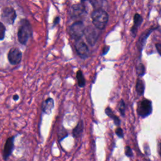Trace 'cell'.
Returning a JSON list of instances; mask_svg holds the SVG:
<instances>
[{
  "instance_id": "obj_1",
  "label": "cell",
  "mask_w": 161,
  "mask_h": 161,
  "mask_svg": "<svg viewBox=\"0 0 161 161\" xmlns=\"http://www.w3.org/2000/svg\"><path fill=\"white\" fill-rule=\"evenodd\" d=\"M91 18L95 27L99 29L103 30L105 28L108 21L109 16L105 10L101 8H97L91 13Z\"/></svg>"
},
{
  "instance_id": "obj_2",
  "label": "cell",
  "mask_w": 161,
  "mask_h": 161,
  "mask_svg": "<svg viewBox=\"0 0 161 161\" xmlns=\"http://www.w3.org/2000/svg\"><path fill=\"white\" fill-rule=\"evenodd\" d=\"M32 36V28L27 20H22L18 31V39L22 45H26L29 38Z\"/></svg>"
},
{
  "instance_id": "obj_3",
  "label": "cell",
  "mask_w": 161,
  "mask_h": 161,
  "mask_svg": "<svg viewBox=\"0 0 161 161\" xmlns=\"http://www.w3.org/2000/svg\"><path fill=\"white\" fill-rule=\"evenodd\" d=\"M137 111L138 114L142 118H145L149 116L152 111L151 101L147 99H143L138 104Z\"/></svg>"
},
{
  "instance_id": "obj_4",
  "label": "cell",
  "mask_w": 161,
  "mask_h": 161,
  "mask_svg": "<svg viewBox=\"0 0 161 161\" xmlns=\"http://www.w3.org/2000/svg\"><path fill=\"white\" fill-rule=\"evenodd\" d=\"M84 26L81 21H76L70 27L69 34L76 41L81 39V37L84 34Z\"/></svg>"
},
{
  "instance_id": "obj_5",
  "label": "cell",
  "mask_w": 161,
  "mask_h": 161,
  "mask_svg": "<svg viewBox=\"0 0 161 161\" xmlns=\"http://www.w3.org/2000/svg\"><path fill=\"white\" fill-rule=\"evenodd\" d=\"M2 18L5 23L12 25L17 18V13L11 7H5L2 10Z\"/></svg>"
},
{
  "instance_id": "obj_6",
  "label": "cell",
  "mask_w": 161,
  "mask_h": 161,
  "mask_svg": "<svg viewBox=\"0 0 161 161\" xmlns=\"http://www.w3.org/2000/svg\"><path fill=\"white\" fill-rule=\"evenodd\" d=\"M22 58V53L21 50L18 48H12L10 50L8 59L9 62L12 65H17L19 64Z\"/></svg>"
},
{
  "instance_id": "obj_7",
  "label": "cell",
  "mask_w": 161,
  "mask_h": 161,
  "mask_svg": "<svg viewBox=\"0 0 161 161\" xmlns=\"http://www.w3.org/2000/svg\"><path fill=\"white\" fill-rule=\"evenodd\" d=\"M84 34L85 35L86 39L88 43L91 45H93L96 43L99 37V34L96 30L92 27H88L86 28L84 30Z\"/></svg>"
},
{
  "instance_id": "obj_8",
  "label": "cell",
  "mask_w": 161,
  "mask_h": 161,
  "mask_svg": "<svg viewBox=\"0 0 161 161\" xmlns=\"http://www.w3.org/2000/svg\"><path fill=\"white\" fill-rule=\"evenodd\" d=\"M75 48L78 54L82 59H86L89 55V49L87 45L81 39L76 40L75 43Z\"/></svg>"
},
{
  "instance_id": "obj_9",
  "label": "cell",
  "mask_w": 161,
  "mask_h": 161,
  "mask_svg": "<svg viewBox=\"0 0 161 161\" xmlns=\"http://www.w3.org/2000/svg\"><path fill=\"white\" fill-rule=\"evenodd\" d=\"M157 28V27H150L149 29L147 30L146 31H145L142 34L137 43V47L140 52L142 51L145 46V44L146 43V41L149 35L152 34V32L154 31V30H155Z\"/></svg>"
},
{
  "instance_id": "obj_10",
  "label": "cell",
  "mask_w": 161,
  "mask_h": 161,
  "mask_svg": "<svg viewBox=\"0 0 161 161\" xmlns=\"http://www.w3.org/2000/svg\"><path fill=\"white\" fill-rule=\"evenodd\" d=\"M14 137H9L6 141L3 153V159L5 160L8 159L12 154L13 150L14 149Z\"/></svg>"
},
{
  "instance_id": "obj_11",
  "label": "cell",
  "mask_w": 161,
  "mask_h": 161,
  "mask_svg": "<svg viewBox=\"0 0 161 161\" xmlns=\"http://www.w3.org/2000/svg\"><path fill=\"white\" fill-rule=\"evenodd\" d=\"M143 21V18L140 14L136 13L134 17V25L131 28V33L134 37H135L138 32V29L141 26Z\"/></svg>"
},
{
  "instance_id": "obj_12",
  "label": "cell",
  "mask_w": 161,
  "mask_h": 161,
  "mask_svg": "<svg viewBox=\"0 0 161 161\" xmlns=\"http://www.w3.org/2000/svg\"><path fill=\"white\" fill-rule=\"evenodd\" d=\"M54 107V101L51 98L46 99L42 104V111L45 114H50L52 109Z\"/></svg>"
},
{
  "instance_id": "obj_13",
  "label": "cell",
  "mask_w": 161,
  "mask_h": 161,
  "mask_svg": "<svg viewBox=\"0 0 161 161\" xmlns=\"http://www.w3.org/2000/svg\"><path fill=\"white\" fill-rule=\"evenodd\" d=\"M84 12V7L82 4H76L72 6L71 15L72 17H78L81 16Z\"/></svg>"
},
{
  "instance_id": "obj_14",
  "label": "cell",
  "mask_w": 161,
  "mask_h": 161,
  "mask_svg": "<svg viewBox=\"0 0 161 161\" xmlns=\"http://www.w3.org/2000/svg\"><path fill=\"white\" fill-rule=\"evenodd\" d=\"M84 130V122L82 120L79 121L77 125L72 130V135L75 138H78L81 136Z\"/></svg>"
},
{
  "instance_id": "obj_15",
  "label": "cell",
  "mask_w": 161,
  "mask_h": 161,
  "mask_svg": "<svg viewBox=\"0 0 161 161\" xmlns=\"http://www.w3.org/2000/svg\"><path fill=\"white\" fill-rule=\"evenodd\" d=\"M105 113L107 114V116H108L111 119L113 120L114 124H115L117 126H120L121 123L120 118L116 115V114H114V113L110 108L108 107V108H106L105 109Z\"/></svg>"
},
{
  "instance_id": "obj_16",
  "label": "cell",
  "mask_w": 161,
  "mask_h": 161,
  "mask_svg": "<svg viewBox=\"0 0 161 161\" xmlns=\"http://www.w3.org/2000/svg\"><path fill=\"white\" fill-rule=\"evenodd\" d=\"M135 88L137 94L139 96H142L143 95L145 91V84L143 81L140 78L137 79L136 82Z\"/></svg>"
},
{
  "instance_id": "obj_17",
  "label": "cell",
  "mask_w": 161,
  "mask_h": 161,
  "mask_svg": "<svg viewBox=\"0 0 161 161\" xmlns=\"http://www.w3.org/2000/svg\"><path fill=\"white\" fill-rule=\"evenodd\" d=\"M76 77H77L78 82V86L80 88H83L85 86L86 84V81L84 78V76L82 74V72L81 70L78 71L77 74H76Z\"/></svg>"
},
{
  "instance_id": "obj_18",
  "label": "cell",
  "mask_w": 161,
  "mask_h": 161,
  "mask_svg": "<svg viewBox=\"0 0 161 161\" xmlns=\"http://www.w3.org/2000/svg\"><path fill=\"white\" fill-rule=\"evenodd\" d=\"M136 71H137V74L139 75L140 77H142V76H144V74L145 73V68L144 66L142 63H140L139 65L137 66Z\"/></svg>"
},
{
  "instance_id": "obj_19",
  "label": "cell",
  "mask_w": 161,
  "mask_h": 161,
  "mask_svg": "<svg viewBox=\"0 0 161 161\" xmlns=\"http://www.w3.org/2000/svg\"><path fill=\"white\" fill-rule=\"evenodd\" d=\"M125 109H126V105L124 101L123 100V99H121L118 103V110L123 117L125 116Z\"/></svg>"
},
{
  "instance_id": "obj_20",
  "label": "cell",
  "mask_w": 161,
  "mask_h": 161,
  "mask_svg": "<svg viewBox=\"0 0 161 161\" xmlns=\"http://www.w3.org/2000/svg\"><path fill=\"white\" fill-rule=\"evenodd\" d=\"M6 28L3 23L0 21V40H3L5 37Z\"/></svg>"
},
{
  "instance_id": "obj_21",
  "label": "cell",
  "mask_w": 161,
  "mask_h": 161,
  "mask_svg": "<svg viewBox=\"0 0 161 161\" xmlns=\"http://www.w3.org/2000/svg\"><path fill=\"white\" fill-rule=\"evenodd\" d=\"M125 155L127 157H132L133 156L132 150L129 146H126V147H125Z\"/></svg>"
},
{
  "instance_id": "obj_22",
  "label": "cell",
  "mask_w": 161,
  "mask_h": 161,
  "mask_svg": "<svg viewBox=\"0 0 161 161\" xmlns=\"http://www.w3.org/2000/svg\"><path fill=\"white\" fill-rule=\"evenodd\" d=\"M115 133L118 136V137H120V138H123V137H124V131H123V130H122L121 128L118 127L116 129V130H115Z\"/></svg>"
},
{
  "instance_id": "obj_23",
  "label": "cell",
  "mask_w": 161,
  "mask_h": 161,
  "mask_svg": "<svg viewBox=\"0 0 161 161\" xmlns=\"http://www.w3.org/2000/svg\"><path fill=\"white\" fill-rule=\"evenodd\" d=\"M156 47L157 52H159V54L161 56V44L160 43H156Z\"/></svg>"
},
{
  "instance_id": "obj_24",
  "label": "cell",
  "mask_w": 161,
  "mask_h": 161,
  "mask_svg": "<svg viewBox=\"0 0 161 161\" xmlns=\"http://www.w3.org/2000/svg\"><path fill=\"white\" fill-rule=\"evenodd\" d=\"M109 50H110V47H108V46H105L103 49V55L106 54L107 52L109 51Z\"/></svg>"
},
{
  "instance_id": "obj_25",
  "label": "cell",
  "mask_w": 161,
  "mask_h": 161,
  "mask_svg": "<svg viewBox=\"0 0 161 161\" xmlns=\"http://www.w3.org/2000/svg\"><path fill=\"white\" fill-rule=\"evenodd\" d=\"M60 21V17H56L54 20H53V26H56L57 24H58Z\"/></svg>"
},
{
  "instance_id": "obj_26",
  "label": "cell",
  "mask_w": 161,
  "mask_h": 161,
  "mask_svg": "<svg viewBox=\"0 0 161 161\" xmlns=\"http://www.w3.org/2000/svg\"><path fill=\"white\" fill-rule=\"evenodd\" d=\"M158 150H159V154L161 157V140L159 142V144H158Z\"/></svg>"
},
{
  "instance_id": "obj_27",
  "label": "cell",
  "mask_w": 161,
  "mask_h": 161,
  "mask_svg": "<svg viewBox=\"0 0 161 161\" xmlns=\"http://www.w3.org/2000/svg\"><path fill=\"white\" fill-rule=\"evenodd\" d=\"M13 99H14V101H17L18 99H19V96L18 95H14L13 96Z\"/></svg>"
},
{
  "instance_id": "obj_28",
  "label": "cell",
  "mask_w": 161,
  "mask_h": 161,
  "mask_svg": "<svg viewBox=\"0 0 161 161\" xmlns=\"http://www.w3.org/2000/svg\"><path fill=\"white\" fill-rule=\"evenodd\" d=\"M20 161H25V160H20Z\"/></svg>"
}]
</instances>
